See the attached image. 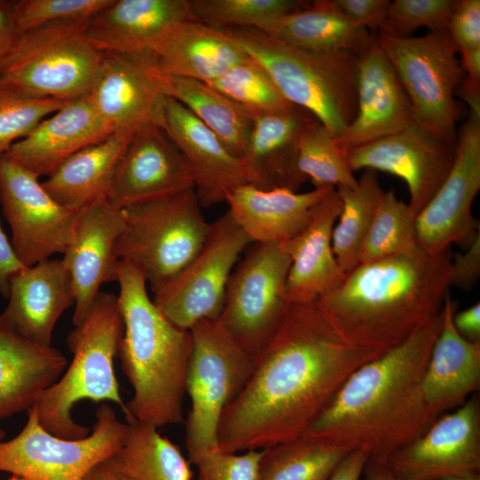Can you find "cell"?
<instances>
[{
  "label": "cell",
  "mask_w": 480,
  "mask_h": 480,
  "mask_svg": "<svg viewBox=\"0 0 480 480\" xmlns=\"http://www.w3.org/2000/svg\"><path fill=\"white\" fill-rule=\"evenodd\" d=\"M380 353L346 342L315 302L290 304L253 372L228 405L219 450H260L304 434L348 377Z\"/></svg>",
  "instance_id": "obj_1"
},
{
  "label": "cell",
  "mask_w": 480,
  "mask_h": 480,
  "mask_svg": "<svg viewBox=\"0 0 480 480\" xmlns=\"http://www.w3.org/2000/svg\"><path fill=\"white\" fill-rule=\"evenodd\" d=\"M442 323L443 309L355 370L303 435L387 459L421 434L437 418L424 400L422 379Z\"/></svg>",
  "instance_id": "obj_2"
},
{
  "label": "cell",
  "mask_w": 480,
  "mask_h": 480,
  "mask_svg": "<svg viewBox=\"0 0 480 480\" xmlns=\"http://www.w3.org/2000/svg\"><path fill=\"white\" fill-rule=\"evenodd\" d=\"M452 257L420 248L360 263L315 303L346 342L383 354L443 309Z\"/></svg>",
  "instance_id": "obj_3"
},
{
  "label": "cell",
  "mask_w": 480,
  "mask_h": 480,
  "mask_svg": "<svg viewBox=\"0 0 480 480\" xmlns=\"http://www.w3.org/2000/svg\"><path fill=\"white\" fill-rule=\"evenodd\" d=\"M116 276L124 324L117 356L133 389L125 404L126 420L156 428L180 424L191 332L176 326L158 309L148 294L146 280L133 266L119 261Z\"/></svg>",
  "instance_id": "obj_4"
},
{
  "label": "cell",
  "mask_w": 480,
  "mask_h": 480,
  "mask_svg": "<svg viewBox=\"0 0 480 480\" xmlns=\"http://www.w3.org/2000/svg\"><path fill=\"white\" fill-rule=\"evenodd\" d=\"M271 77L292 104L310 112L335 139L357 110L360 54L349 51H311L253 28H220Z\"/></svg>",
  "instance_id": "obj_5"
},
{
  "label": "cell",
  "mask_w": 480,
  "mask_h": 480,
  "mask_svg": "<svg viewBox=\"0 0 480 480\" xmlns=\"http://www.w3.org/2000/svg\"><path fill=\"white\" fill-rule=\"evenodd\" d=\"M124 331L117 296L100 292L84 322L67 336L72 361L33 406L44 429L64 439L88 436L90 429L71 415L73 407L83 400L112 402L125 412L114 371Z\"/></svg>",
  "instance_id": "obj_6"
},
{
  "label": "cell",
  "mask_w": 480,
  "mask_h": 480,
  "mask_svg": "<svg viewBox=\"0 0 480 480\" xmlns=\"http://www.w3.org/2000/svg\"><path fill=\"white\" fill-rule=\"evenodd\" d=\"M194 188L171 197L124 208V225L114 248L133 266L153 293L172 281L198 253L209 235Z\"/></svg>",
  "instance_id": "obj_7"
},
{
  "label": "cell",
  "mask_w": 480,
  "mask_h": 480,
  "mask_svg": "<svg viewBox=\"0 0 480 480\" xmlns=\"http://www.w3.org/2000/svg\"><path fill=\"white\" fill-rule=\"evenodd\" d=\"M192 349L186 377L191 409L186 420L190 464L219 450L218 429L228 405L250 379L255 359L217 320L204 319L189 330Z\"/></svg>",
  "instance_id": "obj_8"
},
{
  "label": "cell",
  "mask_w": 480,
  "mask_h": 480,
  "mask_svg": "<svg viewBox=\"0 0 480 480\" xmlns=\"http://www.w3.org/2000/svg\"><path fill=\"white\" fill-rule=\"evenodd\" d=\"M87 21L55 22L22 33L0 80L39 98L74 100L88 95L103 52L87 38Z\"/></svg>",
  "instance_id": "obj_9"
},
{
  "label": "cell",
  "mask_w": 480,
  "mask_h": 480,
  "mask_svg": "<svg viewBox=\"0 0 480 480\" xmlns=\"http://www.w3.org/2000/svg\"><path fill=\"white\" fill-rule=\"evenodd\" d=\"M27 412L21 431L11 440L0 442V471L29 480H83L94 466L122 446L129 427L103 403L95 412L96 421L88 436L64 439L42 427L34 407Z\"/></svg>",
  "instance_id": "obj_10"
},
{
  "label": "cell",
  "mask_w": 480,
  "mask_h": 480,
  "mask_svg": "<svg viewBox=\"0 0 480 480\" xmlns=\"http://www.w3.org/2000/svg\"><path fill=\"white\" fill-rule=\"evenodd\" d=\"M290 265L281 243H253L228 279L218 321L254 359L289 308L286 280Z\"/></svg>",
  "instance_id": "obj_11"
},
{
  "label": "cell",
  "mask_w": 480,
  "mask_h": 480,
  "mask_svg": "<svg viewBox=\"0 0 480 480\" xmlns=\"http://www.w3.org/2000/svg\"><path fill=\"white\" fill-rule=\"evenodd\" d=\"M412 104L414 121L456 142L460 110L455 91L465 73L447 31L392 38L375 35Z\"/></svg>",
  "instance_id": "obj_12"
},
{
  "label": "cell",
  "mask_w": 480,
  "mask_h": 480,
  "mask_svg": "<svg viewBox=\"0 0 480 480\" xmlns=\"http://www.w3.org/2000/svg\"><path fill=\"white\" fill-rule=\"evenodd\" d=\"M253 244L226 212L211 223L209 235L194 259L154 293V303L176 326L190 330L204 319L217 320L226 287L242 252Z\"/></svg>",
  "instance_id": "obj_13"
},
{
  "label": "cell",
  "mask_w": 480,
  "mask_h": 480,
  "mask_svg": "<svg viewBox=\"0 0 480 480\" xmlns=\"http://www.w3.org/2000/svg\"><path fill=\"white\" fill-rule=\"evenodd\" d=\"M38 179L0 156V203L12 231V246L24 267L64 254L78 212L59 204Z\"/></svg>",
  "instance_id": "obj_14"
},
{
  "label": "cell",
  "mask_w": 480,
  "mask_h": 480,
  "mask_svg": "<svg viewBox=\"0 0 480 480\" xmlns=\"http://www.w3.org/2000/svg\"><path fill=\"white\" fill-rule=\"evenodd\" d=\"M456 146L448 176L415 219L418 244L432 253L453 244L465 250L480 234L471 212L480 189V116L469 111L457 132Z\"/></svg>",
  "instance_id": "obj_15"
},
{
  "label": "cell",
  "mask_w": 480,
  "mask_h": 480,
  "mask_svg": "<svg viewBox=\"0 0 480 480\" xmlns=\"http://www.w3.org/2000/svg\"><path fill=\"white\" fill-rule=\"evenodd\" d=\"M456 142L444 140L413 121L402 131L348 152L352 172L371 169L403 179L408 204L416 217L448 176L456 158Z\"/></svg>",
  "instance_id": "obj_16"
},
{
  "label": "cell",
  "mask_w": 480,
  "mask_h": 480,
  "mask_svg": "<svg viewBox=\"0 0 480 480\" xmlns=\"http://www.w3.org/2000/svg\"><path fill=\"white\" fill-rule=\"evenodd\" d=\"M398 480H439L480 472V402L474 395L438 416L421 434L387 457Z\"/></svg>",
  "instance_id": "obj_17"
},
{
  "label": "cell",
  "mask_w": 480,
  "mask_h": 480,
  "mask_svg": "<svg viewBox=\"0 0 480 480\" xmlns=\"http://www.w3.org/2000/svg\"><path fill=\"white\" fill-rule=\"evenodd\" d=\"M168 76L153 53L103 52L88 96L114 132L148 122L162 127Z\"/></svg>",
  "instance_id": "obj_18"
},
{
  "label": "cell",
  "mask_w": 480,
  "mask_h": 480,
  "mask_svg": "<svg viewBox=\"0 0 480 480\" xmlns=\"http://www.w3.org/2000/svg\"><path fill=\"white\" fill-rule=\"evenodd\" d=\"M194 188L185 158L157 124L132 133L117 164L107 198L124 209L171 197Z\"/></svg>",
  "instance_id": "obj_19"
},
{
  "label": "cell",
  "mask_w": 480,
  "mask_h": 480,
  "mask_svg": "<svg viewBox=\"0 0 480 480\" xmlns=\"http://www.w3.org/2000/svg\"><path fill=\"white\" fill-rule=\"evenodd\" d=\"M124 225V210L107 197L77 212L72 239L62 259L75 291V326L87 316L101 284L116 281L119 260L114 248Z\"/></svg>",
  "instance_id": "obj_20"
},
{
  "label": "cell",
  "mask_w": 480,
  "mask_h": 480,
  "mask_svg": "<svg viewBox=\"0 0 480 480\" xmlns=\"http://www.w3.org/2000/svg\"><path fill=\"white\" fill-rule=\"evenodd\" d=\"M413 121L409 97L374 36L359 57L356 115L336 140L348 154L351 149L396 133Z\"/></svg>",
  "instance_id": "obj_21"
},
{
  "label": "cell",
  "mask_w": 480,
  "mask_h": 480,
  "mask_svg": "<svg viewBox=\"0 0 480 480\" xmlns=\"http://www.w3.org/2000/svg\"><path fill=\"white\" fill-rule=\"evenodd\" d=\"M162 129L188 164L202 207L225 202L229 192L246 184L241 158L186 107L168 96Z\"/></svg>",
  "instance_id": "obj_22"
},
{
  "label": "cell",
  "mask_w": 480,
  "mask_h": 480,
  "mask_svg": "<svg viewBox=\"0 0 480 480\" xmlns=\"http://www.w3.org/2000/svg\"><path fill=\"white\" fill-rule=\"evenodd\" d=\"M316 118L308 110L289 107L257 116L241 156L246 184L259 189L297 192L308 180L298 167L299 142Z\"/></svg>",
  "instance_id": "obj_23"
},
{
  "label": "cell",
  "mask_w": 480,
  "mask_h": 480,
  "mask_svg": "<svg viewBox=\"0 0 480 480\" xmlns=\"http://www.w3.org/2000/svg\"><path fill=\"white\" fill-rule=\"evenodd\" d=\"M113 132L86 95L45 117L2 156L37 178L49 176L72 155Z\"/></svg>",
  "instance_id": "obj_24"
},
{
  "label": "cell",
  "mask_w": 480,
  "mask_h": 480,
  "mask_svg": "<svg viewBox=\"0 0 480 480\" xmlns=\"http://www.w3.org/2000/svg\"><path fill=\"white\" fill-rule=\"evenodd\" d=\"M186 20H197L190 0H112L87 21L85 34L100 52L152 53Z\"/></svg>",
  "instance_id": "obj_25"
},
{
  "label": "cell",
  "mask_w": 480,
  "mask_h": 480,
  "mask_svg": "<svg viewBox=\"0 0 480 480\" xmlns=\"http://www.w3.org/2000/svg\"><path fill=\"white\" fill-rule=\"evenodd\" d=\"M2 317L29 340L50 346L57 321L75 305L70 273L62 260H46L14 273Z\"/></svg>",
  "instance_id": "obj_26"
},
{
  "label": "cell",
  "mask_w": 480,
  "mask_h": 480,
  "mask_svg": "<svg viewBox=\"0 0 480 480\" xmlns=\"http://www.w3.org/2000/svg\"><path fill=\"white\" fill-rule=\"evenodd\" d=\"M340 208L334 188L317 204L308 225L292 239L281 243L291 259L286 280L290 304L313 303L345 277L332 245Z\"/></svg>",
  "instance_id": "obj_27"
},
{
  "label": "cell",
  "mask_w": 480,
  "mask_h": 480,
  "mask_svg": "<svg viewBox=\"0 0 480 480\" xmlns=\"http://www.w3.org/2000/svg\"><path fill=\"white\" fill-rule=\"evenodd\" d=\"M457 304L450 294L443 306V323L422 379L430 412L438 417L463 404L480 386V342L461 337L452 323Z\"/></svg>",
  "instance_id": "obj_28"
},
{
  "label": "cell",
  "mask_w": 480,
  "mask_h": 480,
  "mask_svg": "<svg viewBox=\"0 0 480 480\" xmlns=\"http://www.w3.org/2000/svg\"><path fill=\"white\" fill-rule=\"evenodd\" d=\"M67 366L60 351L25 337L0 315V420L33 407Z\"/></svg>",
  "instance_id": "obj_29"
},
{
  "label": "cell",
  "mask_w": 480,
  "mask_h": 480,
  "mask_svg": "<svg viewBox=\"0 0 480 480\" xmlns=\"http://www.w3.org/2000/svg\"><path fill=\"white\" fill-rule=\"evenodd\" d=\"M333 189L329 187L299 193L243 184L229 192L225 202L234 220L252 243H284L308 225L317 204Z\"/></svg>",
  "instance_id": "obj_30"
},
{
  "label": "cell",
  "mask_w": 480,
  "mask_h": 480,
  "mask_svg": "<svg viewBox=\"0 0 480 480\" xmlns=\"http://www.w3.org/2000/svg\"><path fill=\"white\" fill-rule=\"evenodd\" d=\"M152 53L167 74L204 83L250 60L225 31L199 20L175 25Z\"/></svg>",
  "instance_id": "obj_31"
},
{
  "label": "cell",
  "mask_w": 480,
  "mask_h": 480,
  "mask_svg": "<svg viewBox=\"0 0 480 480\" xmlns=\"http://www.w3.org/2000/svg\"><path fill=\"white\" fill-rule=\"evenodd\" d=\"M134 131L115 132L75 153L41 182L43 188L59 204L76 212L107 197Z\"/></svg>",
  "instance_id": "obj_32"
},
{
  "label": "cell",
  "mask_w": 480,
  "mask_h": 480,
  "mask_svg": "<svg viewBox=\"0 0 480 480\" xmlns=\"http://www.w3.org/2000/svg\"><path fill=\"white\" fill-rule=\"evenodd\" d=\"M263 32L307 50L358 54L366 50L374 36L342 14L332 0L309 1L273 21Z\"/></svg>",
  "instance_id": "obj_33"
},
{
  "label": "cell",
  "mask_w": 480,
  "mask_h": 480,
  "mask_svg": "<svg viewBox=\"0 0 480 480\" xmlns=\"http://www.w3.org/2000/svg\"><path fill=\"white\" fill-rule=\"evenodd\" d=\"M122 446L108 459L119 472L134 480H192L189 461L157 428L131 420Z\"/></svg>",
  "instance_id": "obj_34"
},
{
  "label": "cell",
  "mask_w": 480,
  "mask_h": 480,
  "mask_svg": "<svg viewBox=\"0 0 480 480\" xmlns=\"http://www.w3.org/2000/svg\"><path fill=\"white\" fill-rule=\"evenodd\" d=\"M166 95L195 115L241 158L254 117L204 82L169 75Z\"/></svg>",
  "instance_id": "obj_35"
},
{
  "label": "cell",
  "mask_w": 480,
  "mask_h": 480,
  "mask_svg": "<svg viewBox=\"0 0 480 480\" xmlns=\"http://www.w3.org/2000/svg\"><path fill=\"white\" fill-rule=\"evenodd\" d=\"M341 208L334 225L332 245L346 276L360 264L361 250L384 193L376 171L365 169L356 187L338 186Z\"/></svg>",
  "instance_id": "obj_36"
},
{
  "label": "cell",
  "mask_w": 480,
  "mask_h": 480,
  "mask_svg": "<svg viewBox=\"0 0 480 480\" xmlns=\"http://www.w3.org/2000/svg\"><path fill=\"white\" fill-rule=\"evenodd\" d=\"M349 452L302 435L263 449L257 480H328Z\"/></svg>",
  "instance_id": "obj_37"
},
{
  "label": "cell",
  "mask_w": 480,
  "mask_h": 480,
  "mask_svg": "<svg viewBox=\"0 0 480 480\" xmlns=\"http://www.w3.org/2000/svg\"><path fill=\"white\" fill-rule=\"evenodd\" d=\"M415 219L409 205L398 199L393 189L384 191L364 242L360 263H369L420 249Z\"/></svg>",
  "instance_id": "obj_38"
},
{
  "label": "cell",
  "mask_w": 480,
  "mask_h": 480,
  "mask_svg": "<svg viewBox=\"0 0 480 480\" xmlns=\"http://www.w3.org/2000/svg\"><path fill=\"white\" fill-rule=\"evenodd\" d=\"M298 167L315 188L356 187L348 154L330 131L316 118L304 128L300 142Z\"/></svg>",
  "instance_id": "obj_39"
},
{
  "label": "cell",
  "mask_w": 480,
  "mask_h": 480,
  "mask_svg": "<svg viewBox=\"0 0 480 480\" xmlns=\"http://www.w3.org/2000/svg\"><path fill=\"white\" fill-rule=\"evenodd\" d=\"M303 0H190L196 19L216 28L265 30L278 18L298 10Z\"/></svg>",
  "instance_id": "obj_40"
},
{
  "label": "cell",
  "mask_w": 480,
  "mask_h": 480,
  "mask_svg": "<svg viewBox=\"0 0 480 480\" xmlns=\"http://www.w3.org/2000/svg\"><path fill=\"white\" fill-rule=\"evenodd\" d=\"M205 84L253 117L285 108L292 104L283 96L267 71L251 58Z\"/></svg>",
  "instance_id": "obj_41"
},
{
  "label": "cell",
  "mask_w": 480,
  "mask_h": 480,
  "mask_svg": "<svg viewBox=\"0 0 480 480\" xmlns=\"http://www.w3.org/2000/svg\"><path fill=\"white\" fill-rule=\"evenodd\" d=\"M68 101L31 96L0 80V156Z\"/></svg>",
  "instance_id": "obj_42"
},
{
  "label": "cell",
  "mask_w": 480,
  "mask_h": 480,
  "mask_svg": "<svg viewBox=\"0 0 480 480\" xmlns=\"http://www.w3.org/2000/svg\"><path fill=\"white\" fill-rule=\"evenodd\" d=\"M459 0H395L377 34L392 38L411 36L417 28L445 32Z\"/></svg>",
  "instance_id": "obj_43"
},
{
  "label": "cell",
  "mask_w": 480,
  "mask_h": 480,
  "mask_svg": "<svg viewBox=\"0 0 480 480\" xmlns=\"http://www.w3.org/2000/svg\"><path fill=\"white\" fill-rule=\"evenodd\" d=\"M112 0H20L14 10L20 32L62 21H87Z\"/></svg>",
  "instance_id": "obj_44"
},
{
  "label": "cell",
  "mask_w": 480,
  "mask_h": 480,
  "mask_svg": "<svg viewBox=\"0 0 480 480\" xmlns=\"http://www.w3.org/2000/svg\"><path fill=\"white\" fill-rule=\"evenodd\" d=\"M262 453L263 449L244 453L216 450L200 457L194 465L198 480H257Z\"/></svg>",
  "instance_id": "obj_45"
},
{
  "label": "cell",
  "mask_w": 480,
  "mask_h": 480,
  "mask_svg": "<svg viewBox=\"0 0 480 480\" xmlns=\"http://www.w3.org/2000/svg\"><path fill=\"white\" fill-rule=\"evenodd\" d=\"M447 33L458 52L480 48V1L459 0Z\"/></svg>",
  "instance_id": "obj_46"
},
{
  "label": "cell",
  "mask_w": 480,
  "mask_h": 480,
  "mask_svg": "<svg viewBox=\"0 0 480 480\" xmlns=\"http://www.w3.org/2000/svg\"><path fill=\"white\" fill-rule=\"evenodd\" d=\"M335 7L353 22L365 28L372 36L386 18L389 0H332Z\"/></svg>",
  "instance_id": "obj_47"
},
{
  "label": "cell",
  "mask_w": 480,
  "mask_h": 480,
  "mask_svg": "<svg viewBox=\"0 0 480 480\" xmlns=\"http://www.w3.org/2000/svg\"><path fill=\"white\" fill-rule=\"evenodd\" d=\"M480 276V234L464 252L457 253L451 260V286L463 291L471 290Z\"/></svg>",
  "instance_id": "obj_48"
},
{
  "label": "cell",
  "mask_w": 480,
  "mask_h": 480,
  "mask_svg": "<svg viewBox=\"0 0 480 480\" xmlns=\"http://www.w3.org/2000/svg\"><path fill=\"white\" fill-rule=\"evenodd\" d=\"M20 35L15 17L14 1L0 0V71Z\"/></svg>",
  "instance_id": "obj_49"
},
{
  "label": "cell",
  "mask_w": 480,
  "mask_h": 480,
  "mask_svg": "<svg viewBox=\"0 0 480 480\" xmlns=\"http://www.w3.org/2000/svg\"><path fill=\"white\" fill-rule=\"evenodd\" d=\"M23 268L0 226V295L4 299L8 298L10 277Z\"/></svg>",
  "instance_id": "obj_50"
},
{
  "label": "cell",
  "mask_w": 480,
  "mask_h": 480,
  "mask_svg": "<svg viewBox=\"0 0 480 480\" xmlns=\"http://www.w3.org/2000/svg\"><path fill=\"white\" fill-rule=\"evenodd\" d=\"M452 323L461 337L472 342H480L479 302L460 312L455 311Z\"/></svg>",
  "instance_id": "obj_51"
},
{
  "label": "cell",
  "mask_w": 480,
  "mask_h": 480,
  "mask_svg": "<svg viewBox=\"0 0 480 480\" xmlns=\"http://www.w3.org/2000/svg\"><path fill=\"white\" fill-rule=\"evenodd\" d=\"M368 458L369 454L365 452H349L328 480H360Z\"/></svg>",
  "instance_id": "obj_52"
},
{
  "label": "cell",
  "mask_w": 480,
  "mask_h": 480,
  "mask_svg": "<svg viewBox=\"0 0 480 480\" xmlns=\"http://www.w3.org/2000/svg\"><path fill=\"white\" fill-rule=\"evenodd\" d=\"M455 96L469 107V111L480 116V82L474 81L464 76L455 91Z\"/></svg>",
  "instance_id": "obj_53"
},
{
  "label": "cell",
  "mask_w": 480,
  "mask_h": 480,
  "mask_svg": "<svg viewBox=\"0 0 480 480\" xmlns=\"http://www.w3.org/2000/svg\"><path fill=\"white\" fill-rule=\"evenodd\" d=\"M360 480H398L390 471L386 458L369 456Z\"/></svg>",
  "instance_id": "obj_54"
},
{
  "label": "cell",
  "mask_w": 480,
  "mask_h": 480,
  "mask_svg": "<svg viewBox=\"0 0 480 480\" xmlns=\"http://www.w3.org/2000/svg\"><path fill=\"white\" fill-rule=\"evenodd\" d=\"M108 459L94 466L83 480H134L116 470Z\"/></svg>",
  "instance_id": "obj_55"
},
{
  "label": "cell",
  "mask_w": 480,
  "mask_h": 480,
  "mask_svg": "<svg viewBox=\"0 0 480 480\" xmlns=\"http://www.w3.org/2000/svg\"><path fill=\"white\" fill-rule=\"evenodd\" d=\"M460 65L465 76L470 79L480 82V48H475L460 52Z\"/></svg>",
  "instance_id": "obj_56"
},
{
  "label": "cell",
  "mask_w": 480,
  "mask_h": 480,
  "mask_svg": "<svg viewBox=\"0 0 480 480\" xmlns=\"http://www.w3.org/2000/svg\"><path fill=\"white\" fill-rule=\"evenodd\" d=\"M439 480H480V472L457 474L443 477Z\"/></svg>",
  "instance_id": "obj_57"
},
{
  "label": "cell",
  "mask_w": 480,
  "mask_h": 480,
  "mask_svg": "<svg viewBox=\"0 0 480 480\" xmlns=\"http://www.w3.org/2000/svg\"><path fill=\"white\" fill-rule=\"evenodd\" d=\"M7 480H29V479L25 478V477L20 476L12 475V476L9 477Z\"/></svg>",
  "instance_id": "obj_58"
},
{
  "label": "cell",
  "mask_w": 480,
  "mask_h": 480,
  "mask_svg": "<svg viewBox=\"0 0 480 480\" xmlns=\"http://www.w3.org/2000/svg\"><path fill=\"white\" fill-rule=\"evenodd\" d=\"M5 433L3 429L0 428V442L4 440Z\"/></svg>",
  "instance_id": "obj_59"
}]
</instances>
